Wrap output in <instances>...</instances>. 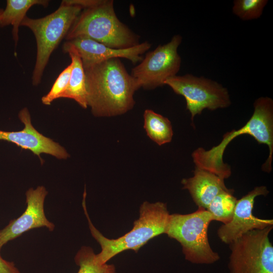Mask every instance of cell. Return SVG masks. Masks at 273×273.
<instances>
[{"label":"cell","mask_w":273,"mask_h":273,"mask_svg":"<svg viewBox=\"0 0 273 273\" xmlns=\"http://www.w3.org/2000/svg\"><path fill=\"white\" fill-rule=\"evenodd\" d=\"M82 10L72 0H65L55 12L44 17L33 19L25 16L22 21L21 26L29 28L36 41V58L32 76L34 85L40 83L53 52L65 37Z\"/></svg>","instance_id":"5b68a950"},{"label":"cell","mask_w":273,"mask_h":273,"mask_svg":"<svg viewBox=\"0 0 273 273\" xmlns=\"http://www.w3.org/2000/svg\"><path fill=\"white\" fill-rule=\"evenodd\" d=\"M95 255L91 247L82 246L74 257L75 262L79 266L77 273H116L114 264L98 263Z\"/></svg>","instance_id":"d6986e66"},{"label":"cell","mask_w":273,"mask_h":273,"mask_svg":"<svg viewBox=\"0 0 273 273\" xmlns=\"http://www.w3.org/2000/svg\"><path fill=\"white\" fill-rule=\"evenodd\" d=\"M233 189L222 192L211 202L206 210L212 215L214 220L226 224L232 220L237 201Z\"/></svg>","instance_id":"ac0fdd59"},{"label":"cell","mask_w":273,"mask_h":273,"mask_svg":"<svg viewBox=\"0 0 273 273\" xmlns=\"http://www.w3.org/2000/svg\"><path fill=\"white\" fill-rule=\"evenodd\" d=\"M182 39L180 35H174L166 44L147 53L145 58L132 69L130 74L140 88L154 89L165 85L167 79L177 75L181 63L177 49Z\"/></svg>","instance_id":"9c48e42d"},{"label":"cell","mask_w":273,"mask_h":273,"mask_svg":"<svg viewBox=\"0 0 273 273\" xmlns=\"http://www.w3.org/2000/svg\"><path fill=\"white\" fill-rule=\"evenodd\" d=\"M224 179L206 170L195 166L192 177L183 178V189L187 190L198 207L207 209L209 205L219 193L229 191Z\"/></svg>","instance_id":"5bb4252c"},{"label":"cell","mask_w":273,"mask_h":273,"mask_svg":"<svg viewBox=\"0 0 273 273\" xmlns=\"http://www.w3.org/2000/svg\"><path fill=\"white\" fill-rule=\"evenodd\" d=\"M267 0H235L233 2V14L244 21L259 18Z\"/></svg>","instance_id":"ffe728a7"},{"label":"cell","mask_w":273,"mask_h":273,"mask_svg":"<svg viewBox=\"0 0 273 273\" xmlns=\"http://www.w3.org/2000/svg\"><path fill=\"white\" fill-rule=\"evenodd\" d=\"M71 70L70 64L59 75L50 92L42 97L41 101L43 104L50 105L54 100L59 98L68 86Z\"/></svg>","instance_id":"44dd1931"},{"label":"cell","mask_w":273,"mask_h":273,"mask_svg":"<svg viewBox=\"0 0 273 273\" xmlns=\"http://www.w3.org/2000/svg\"><path fill=\"white\" fill-rule=\"evenodd\" d=\"M3 9H0V17L3 13Z\"/></svg>","instance_id":"603a6c76"},{"label":"cell","mask_w":273,"mask_h":273,"mask_svg":"<svg viewBox=\"0 0 273 273\" xmlns=\"http://www.w3.org/2000/svg\"><path fill=\"white\" fill-rule=\"evenodd\" d=\"M272 228L251 231L229 244V273H273Z\"/></svg>","instance_id":"52a82bcc"},{"label":"cell","mask_w":273,"mask_h":273,"mask_svg":"<svg viewBox=\"0 0 273 273\" xmlns=\"http://www.w3.org/2000/svg\"><path fill=\"white\" fill-rule=\"evenodd\" d=\"M24 128L20 131H6L0 130V140L13 143L22 149L31 151L42 162V153L51 155L58 159H66L69 155L59 144L39 132L32 125L28 110L24 108L18 114Z\"/></svg>","instance_id":"4fadbf2b"},{"label":"cell","mask_w":273,"mask_h":273,"mask_svg":"<svg viewBox=\"0 0 273 273\" xmlns=\"http://www.w3.org/2000/svg\"><path fill=\"white\" fill-rule=\"evenodd\" d=\"M48 191L44 187L29 189L26 192V208L18 218L10 221L0 230V254L3 247L9 241L15 239L24 233L35 228H47L54 230L55 224L49 221L44 213V202Z\"/></svg>","instance_id":"8fae6325"},{"label":"cell","mask_w":273,"mask_h":273,"mask_svg":"<svg viewBox=\"0 0 273 273\" xmlns=\"http://www.w3.org/2000/svg\"><path fill=\"white\" fill-rule=\"evenodd\" d=\"M0 273H21L14 262L4 259L0 254Z\"/></svg>","instance_id":"7402d4cb"},{"label":"cell","mask_w":273,"mask_h":273,"mask_svg":"<svg viewBox=\"0 0 273 273\" xmlns=\"http://www.w3.org/2000/svg\"><path fill=\"white\" fill-rule=\"evenodd\" d=\"M63 51L68 53L71 60L72 70L68 86L60 98H66L75 100L82 108L87 106L85 76L81 58L76 51L65 43Z\"/></svg>","instance_id":"9a60e30c"},{"label":"cell","mask_w":273,"mask_h":273,"mask_svg":"<svg viewBox=\"0 0 273 273\" xmlns=\"http://www.w3.org/2000/svg\"><path fill=\"white\" fill-rule=\"evenodd\" d=\"M213 220L212 215L201 207L189 214L173 213L169 215L165 234L180 243L186 260L196 264H213L220 256L208 241V229Z\"/></svg>","instance_id":"8992f818"},{"label":"cell","mask_w":273,"mask_h":273,"mask_svg":"<svg viewBox=\"0 0 273 273\" xmlns=\"http://www.w3.org/2000/svg\"><path fill=\"white\" fill-rule=\"evenodd\" d=\"M253 113L241 128L225 132L220 143L208 150L199 147L192 154L195 166L211 172L223 179L232 174L231 166L223 161L228 145L233 139L241 134H249L259 144H265L269 149V155L261 168L265 172L272 170L273 154V100L261 97L253 104Z\"/></svg>","instance_id":"7a4b0ae2"},{"label":"cell","mask_w":273,"mask_h":273,"mask_svg":"<svg viewBox=\"0 0 273 273\" xmlns=\"http://www.w3.org/2000/svg\"><path fill=\"white\" fill-rule=\"evenodd\" d=\"M6 7L0 17V27L11 25L12 36L15 47L19 40V28L26 13L33 6L41 5L47 7L49 1L46 0H7Z\"/></svg>","instance_id":"2e32d148"},{"label":"cell","mask_w":273,"mask_h":273,"mask_svg":"<svg viewBox=\"0 0 273 273\" xmlns=\"http://www.w3.org/2000/svg\"><path fill=\"white\" fill-rule=\"evenodd\" d=\"M176 94L183 96L186 109L191 116H195L205 109L215 110L229 107L231 100L228 89L218 82L204 76L191 74L176 75L165 82Z\"/></svg>","instance_id":"ba28073f"},{"label":"cell","mask_w":273,"mask_h":273,"mask_svg":"<svg viewBox=\"0 0 273 273\" xmlns=\"http://www.w3.org/2000/svg\"><path fill=\"white\" fill-rule=\"evenodd\" d=\"M144 128L148 136L159 146L170 142L173 132L170 120L150 109L144 113Z\"/></svg>","instance_id":"e0dca14e"},{"label":"cell","mask_w":273,"mask_h":273,"mask_svg":"<svg viewBox=\"0 0 273 273\" xmlns=\"http://www.w3.org/2000/svg\"><path fill=\"white\" fill-rule=\"evenodd\" d=\"M65 43L76 51L83 68L113 58H125L135 64L142 60V55L151 47L150 43L145 41L130 48L116 49L84 37L67 40Z\"/></svg>","instance_id":"7c38bea8"},{"label":"cell","mask_w":273,"mask_h":273,"mask_svg":"<svg viewBox=\"0 0 273 273\" xmlns=\"http://www.w3.org/2000/svg\"><path fill=\"white\" fill-rule=\"evenodd\" d=\"M83 68L87 106L95 116H118L133 107V95L140 87L119 58Z\"/></svg>","instance_id":"6da1fadb"},{"label":"cell","mask_w":273,"mask_h":273,"mask_svg":"<svg viewBox=\"0 0 273 273\" xmlns=\"http://www.w3.org/2000/svg\"><path fill=\"white\" fill-rule=\"evenodd\" d=\"M79 37L116 49L130 48L140 43L138 35L117 17L112 0H99L81 11L65 38L69 40Z\"/></svg>","instance_id":"277c9868"},{"label":"cell","mask_w":273,"mask_h":273,"mask_svg":"<svg viewBox=\"0 0 273 273\" xmlns=\"http://www.w3.org/2000/svg\"><path fill=\"white\" fill-rule=\"evenodd\" d=\"M82 202L92 236L100 245L101 251L95 255V260L104 264L119 253L127 250L138 252L152 239L165 234L170 214L166 203L157 202L143 203L140 208V217L133 222V228L123 236L115 239L104 237L92 223L85 204L86 194Z\"/></svg>","instance_id":"3957f363"},{"label":"cell","mask_w":273,"mask_h":273,"mask_svg":"<svg viewBox=\"0 0 273 273\" xmlns=\"http://www.w3.org/2000/svg\"><path fill=\"white\" fill-rule=\"evenodd\" d=\"M268 193L266 186H257L237 200L232 220L217 230L218 237L222 242L229 245L251 231L273 225L272 219L255 217L252 212L255 198L259 196H265Z\"/></svg>","instance_id":"30bf717a"}]
</instances>
